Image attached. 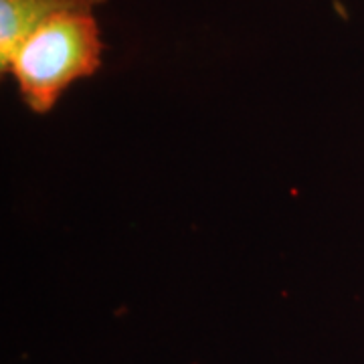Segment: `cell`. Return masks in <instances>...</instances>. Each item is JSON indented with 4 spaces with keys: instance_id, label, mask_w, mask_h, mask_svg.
Wrapping results in <instances>:
<instances>
[{
    "instance_id": "6da1fadb",
    "label": "cell",
    "mask_w": 364,
    "mask_h": 364,
    "mask_svg": "<svg viewBox=\"0 0 364 364\" xmlns=\"http://www.w3.org/2000/svg\"><path fill=\"white\" fill-rule=\"evenodd\" d=\"M104 49L93 13L59 14L18 45L2 73L14 79L31 112L49 114L73 83L100 71Z\"/></svg>"
},
{
    "instance_id": "7a4b0ae2",
    "label": "cell",
    "mask_w": 364,
    "mask_h": 364,
    "mask_svg": "<svg viewBox=\"0 0 364 364\" xmlns=\"http://www.w3.org/2000/svg\"><path fill=\"white\" fill-rule=\"evenodd\" d=\"M107 0H0V71L43 23L67 13H93Z\"/></svg>"
}]
</instances>
